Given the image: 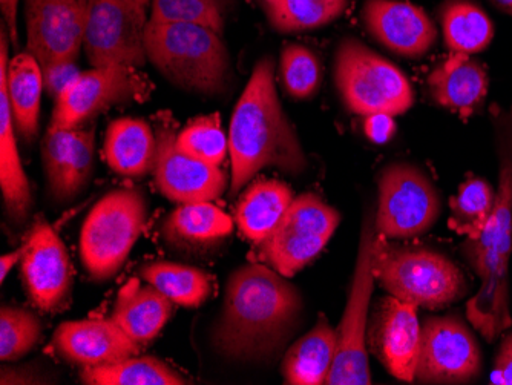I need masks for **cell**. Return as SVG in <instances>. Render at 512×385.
I'll return each instance as SVG.
<instances>
[{"instance_id": "cell-1", "label": "cell", "mask_w": 512, "mask_h": 385, "mask_svg": "<svg viewBox=\"0 0 512 385\" xmlns=\"http://www.w3.org/2000/svg\"><path fill=\"white\" fill-rule=\"evenodd\" d=\"M302 310L301 293L286 277L263 264H246L227 280L212 333L215 349L238 361L273 358L295 332Z\"/></svg>"}, {"instance_id": "cell-2", "label": "cell", "mask_w": 512, "mask_h": 385, "mask_svg": "<svg viewBox=\"0 0 512 385\" xmlns=\"http://www.w3.org/2000/svg\"><path fill=\"white\" fill-rule=\"evenodd\" d=\"M491 123L499 162L496 201L485 231L467 238L462 255L480 280L476 297L467 303V316L480 335L494 343L511 327L509 313V260L512 254V105H493Z\"/></svg>"}, {"instance_id": "cell-3", "label": "cell", "mask_w": 512, "mask_h": 385, "mask_svg": "<svg viewBox=\"0 0 512 385\" xmlns=\"http://www.w3.org/2000/svg\"><path fill=\"white\" fill-rule=\"evenodd\" d=\"M229 152L232 195L243 191L263 169L276 168L292 175H301L307 169L306 154L276 93L272 57L256 63L235 106Z\"/></svg>"}, {"instance_id": "cell-4", "label": "cell", "mask_w": 512, "mask_h": 385, "mask_svg": "<svg viewBox=\"0 0 512 385\" xmlns=\"http://www.w3.org/2000/svg\"><path fill=\"white\" fill-rule=\"evenodd\" d=\"M223 34L198 24L149 19L146 57L169 82L191 93L226 91L234 71Z\"/></svg>"}, {"instance_id": "cell-5", "label": "cell", "mask_w": 512, "mask_h": 385, "mask_svg": "<svg viewBox=\"0 0 512 385\" xmlns=\"http://www.w3.org/2000/svg\"><path fill=\"white\" fill-rule=\"evenodd\" d=\"M373 275L393 297L417 307L437 310L462 301L471 286L462 269L440 252L401 247L376 232Z\"/></svg>"}, {"instance_id": "cell-6", "label": "cell", "mask_w": 512, "mask_h": 385, "mask_svg": "<svg viewBox=\"0 0 512 385\" xmlns=\"http://www.w3.org/2000/svg\"><path fill=\"white\" fill-rule=\"evenodd\" d=\"M335 82L348 111L358 116H401L414 105V91L407 76L355 37L339 43Z\"/></svg>"}, {"instance_id": "cell-7", "label": "cell", "mask_w": 512, "mask_h": 385, "mask_svg": "<svg viewBox=\"0 0 512 385\" xmlns=\"http://www.w3.org/2000/svg\"><path fill=\"white\" fill-rule=\"evenodd\" d=\"M148 220L142 192L117 189L92 206L80 231V260L94 280L114 277L128 260Z\"/></svg>"}, {"instance_id": "cell-8", "label": "cell", "mask_w": 512, "mask_h": 385, "mask_svg": "<svg viewBox=\"0 0 512 385\" xmlns=\"http://www.w3.org/2000/svg\"><path fill=\"white\" fill-rule=\"evenodd\" d=\"M376 226L373 215L368 212L362 224L358 258L353 272L352 287L348 293L347 306L338 330V350L335 362L325 384L368 385L371 384L368 364L367 326L368 309L375 287L373 275V241Z\"/></svg>"}, {"instance_id": "cell-9", "label": "cell", "mask_w": 512, "mask_h": 385, "mask_svg": "<svg viewBox=\"0 0 512 385\" xmlns=\"http://www.w3.org/2000/svg\"><path fill=\"white\" fill-rule=\"evenodd\" d=\"M376 232L387 240L419 237L442 214V198L427 174L411 163L385 166L378 180Z\"/></svg>"}, {"instance_id": "cell-10", "label": "cell", "mask_w": 512, "mask_h": 385, "mask_svg": "<svg viewBox=\"0 0 512 385\" xmlns=\"http://www.w3.org/2000/svg\"><path fill=\"white\" fill-rule=\"evenodd\" d=\"M339 223L341 214L318 195H299L272 234L258 244L260 260L283 277H293L321 254Z\"/></svg>"}, {"instance_id": "cell-11", "label": "cell", "mask_w": 512, "mask_h": 385, "mask_svg": "<svg viewBox=\"0 0 512 385\" xmlns=\"http://www.w3.org/2000/svg\"><path fill=\"white\" fill-rule=\"evenodd\" d=\"M146 8L140 0H89L83 48L92 66L138 68L148 62Z\"/></svg>"}, {"instance_id": "cell-12", "label": "cell", "mask_w": 512, "mask_h": 385, "mask_svg": "<svg viewBox=\"0 0 512 385\" xmlns=\"http://www.w3.org/2000/svg\"><path fill=\"white\" fill-rule=\"evenodd\" d=\"M482 369V350L460 316H428L424 320L414 381L468 384L480 378Z\"/></svg>"}, {"instance_id": "cell-13", "label": "cell", "mask_w": 512, "mask_h": 385, "mask_svg": "<svg viewBox=\"0 0 512 385\" xmlns=\"http://www.w3.org/2000/svg\"><path fill=\"white\" fill-rule=\"evenodd\" d=\"M134 70L129 66L108 65L83 71L57 97L50 125L83 128L111 106L131 102L146 89L145 82Z\"/></svg>"}, {"instance_id": "cell-14", "label": "cell", "mask_w": 512, "mask_h": 385, "mask_svg": "<svg viewBox=\"0 0 512 385\" xmlns=\"http://www.w3.org/2000/svg\"><path fill=\"white\" fill-rule=\"evenodd\" d=\"M421 330L417 306L393 295L381 298L368 318V352L391 376L413 382L421 350Z\"/></svg>"}, {"instance_id": "cell-15", "label": "cell", "mask_w": 512, "mask_h": 385, "mask_svg": "<svg viewBox=\"0 0 512 385\" xmlns=\"http://www.w3.org/2000/svg\"><path fill=\"white\" fill-rule=\"evenodd\" d=\"M20 278L31 303L43 312H56L73 287V267L65 244L48 221L34 224L22 246Z\"/></svg>"}, {"instance_id": "cell-16", "label": "cell", "mask_w": 512, "mask_h": 385, "mask_svg": "<svg viewBox=\"0 0 512 385\" xmlns=\"http://www.w3.org/2000/svg\"><path fill=\"white\" fill-rule=\"evenodd\" d=\"M89 0H25L28 53L40 63L77 62L85 42Z\"/></svg>"}, {"instance_id": "cell-17", "label": "cell", "mask_w": 512, "mask_h": 385, "mask_svg": "<svg viewBox=\"0 0 512 385\" xmlns=\"http://www.w3.org/2000/svg\"><path fill=\"white\" fill-rule=\"evenodd\" d=\"M157 158H155V185L175 203H201L220 198L227 189V175L220 166L209 165L181 151L177 134L169 126L157 129Z\"/></svg>"}, {"instance_id": "cell-18", "label": "cell", "mask_w": 512, "mask_h": 385, "mask_svg": "<svg viewBox=\"0 0 512 385\" xmlns=\"http://www.w3.org/2000/svg\"><path fill=\"white\" fill-rule=\"evenodd\" d=\"M361 19L373 39L407 59H421L437 40L431 17L407 0H365Z\"/></svg>"}, {"instance_id": "cell-19", "label": "cell", "mask_w": 512, "mask_h": 385, "mask_svg": "<svg viewBox=\"0 0 512 385\" xmlns=\"http://www.w3.org/2000/svg\"><path fill=\"white\" fill-rule=\"evenodd\" d=\"M96 128L51 126L42 142V162L51 197L56 201L76 198L88 186L94 168Z\"/></svg>"}, {"instance_id": "cell-20", "label": "cell", "mask_w": 512, "mask_h": 385, "mask_svg": "<svg viewBox=\"0 0 512 385\" xmlns=\"http://www.w3.org/2000/svg\"><path fill=\"white\" fill-rule=\"evenodd\" d=\"M53 347L60 358L83 367L115 364L137 356L140 350L111 318L60 324L53 336Z\"/></svg>"}, {"instance_id": "cell-21", "label": "cell", "mask_w": 512, "mask_h": 385, "mask_svg": "<svg viewBox=\"0 0 512 385\" xmlns=\"http://www.w3.org/2000/svg\"><path fill=\"white\" fill-rule=\"evenodd\" d=\"M0 189L4 195L8 217L14 223L27 220L33 198L30 181L23 171L16 142V123L7 88L8 39L2 31L0 39Z\"/></svg>"}, {"instance_id": "cell-22", "label": "cell", "mask_w": 512, "mask_h": 385, "mask_svg": "<svg viewBox=\"0 0 512 385\" xmlns=\"http://www.w3.org/2000/svg\"><path fill=\"white\" fill-rule=\"evenodd\" d=\"M431 99L459 116H473L485 103L490 79L485 68L468 54L451 51L427 79Z\"/></svg>"}, {"instance_id": "cell-23", "label": "cell", "mask_w": 512, "mask_h": 385, "mask_svg": "<svg viewBox=\"0 0 512 385\" xmlns=\"http://www.w3.org/2000/svg\"><path fill=\"white\" fill-rule=\"evenodd\" d=\"M174 303L154 286L131 278L117 293L111 320L138 347L160 335L171 318Z\"/></svg>"}, {"instance_id": "cell-24", "label": "cell", "mask_w": 512, "mask_h": 385, "mask_svg": "<svg viewBox=\"0 0 512 385\" xmlns=\"http://www.w3.org/2000/svg\"><path fill=\"white\" fill-rule=\"evenodd\" d=\"M106 163L125 177L140 178L154 171L157 135L142 119H117L108 126L105 146Z\"/></svg>"}, {"instance_id": "cell-25", "label": "cell", "mask_w": 512, "mask_h": 385, "mask_svg": "<svg viewBox=\"0 0 512 385\" xmlns=\"http://www.w3.org/2000/svg\"><path fill=\"white\" fill-rule=\"evenodd\" d=\"M338 350V332L330 326L324 316L309 333L292 344L283 362L286 384L321 385L327 382Z\"/></svg>"}, {"instance_id": "cell-26", "label": "cell", "mask_w": 512, "mask_h": 385, "mask_svg": "<svg viewBox=\"0 0 512 385\" xmlns=\"http://www.w3.org/2000/svg\"><path fill=\"white\" fill-rule=\"evenodd\" d=\"M232 231L234 220L209 201L181 205L163 224V235L168 243L189 251L217 246Z\"/></svg>"}, {"instance_id": "cell-27", "label": "cell", "mask_w": 512, "mask_h": 385, "mask_svg": "<svg viewBox=\"0 0 512 385\" xmlns=\"http://www.w3.org/2000/svg\"><path fill=\"white\" fill-rule=\"evenodd\" d=\"M292 189L278 180H258L244 191L238 201L235 220L244 237L260 244L272 234L276 224L292 205Z\"/></svg>"}, {"instance_id": "cell-28", "label": "cell", "mask_w": 512, "mask_h": 385, "mask_svg": "<svg viewBox=\"0 0 512 385\" xmlns=\"http://www.w3.org/2000/svg\"><path fill=\"white\" fill-rule=\"evenodd\" d=\"M7 88L16 131L27 143L39 132L43 74L40 63L30 53H19L8 62Z\"/></svg>"}, {"instance_id": "cell-29", "label": "cell", "mask_w": 512, "mask_h": 385, "mask_svg": "<svg viewBox=\"0 0 512 385\" xmlns=\"http://www.w3.org/2000/svg\"><path fill=\"white\" fill-rule=\"evenodd\" d=\"M445 45L454 53H482L494 39L491 17L471 0H445L440 7Z\"/></svg>"}, {"instance_id": "cell-30", "label": "cell", "mask_w": 512, "mask_h": 385, "mask_svg": "<svg viewBox=\"0 0 512 385\" xmlns=\"http://www.w3.org/2000/svg\"><path fill=\"white\" fill-rule=\"evenodd\" d=\"M145 283L154 286L158 292L174 304L188 309H197L212 293V277L198 267L171 261H154L140 270Z\"/></svg>"}, {"instance_id": "cell-31", "label": "cell", "mask_w": 512, "mask_h": 385, "mask_svg": "<svg viewBox=\"0 0 512 385\" xmlns=\"http://www.w3.org/2000/svg\"><path fill=\"white\" fill-rule=\"evenodd\" d=\"M82 381L89 385H183L186 378L160 359H123L115 364L83 367Z\"/></svg>"}, {"instance_id": "cell-32", "label": "cell", "mask_w": 512, "mask_h": 385, "mask_svg": "<svg viewBox=\"0 0 512 385\" xmlns=\"http://www.w3.org/2000/svg\"><path fill=\"white\" fill-rule=\"evenodd\" d=\"M264 5L276 31L301 33L335 22L347 10L348 0H273Z\"/></svg>"}, {"instance_id": "cell-33", "label": "cell", "mask_w": 512, "mask_h": 385, "mask_svg": "<svg viewBox=\"0 0 512 385\" xmlns=\"http://www.w3.org/2000/svg\"><path fill=\"white\" fill-rule=\"evenodd\" d=\"M496 191L490 181L470 177L462 183L456 197L450 200L451 215L448 224L456 234L479 238L493 214Z\"/></svg>"}, {"instance_id": "cell-34", "label": "cell", "mask_w": 512, "mask_h": 385, "mask_svg": "<svg viewBox=\"0 0 512 385\" xmlns=\"http://www.w3.org/2000/svg\"><path fill=\"white\" fill-rule=\"evenodd\" d=\"M237 0H151V20L184 22L223 34Z\"/></svg>"}, {"instance_id": "cell-35", "label": "cell", "mask_w": 512, "mask_h": 385, "mask_svg": "<svg viewBox=\"0 0 512 385\" xmlns=\"http://www.w3.org/2000/svg\"><path fill=\"white\" fill-rule=\"evenodd\" d=\"M279 79L286 93L293 99H312L321 86V62L309 48L290 43L281 54Z\"/></svg>"}, {"instance_id": "cell-36", "label": "cell", "mask_w": 512, "mask_h": 385, "mask_svg": "<svg viewBox=\"0 0 512 385\" xmlns=\"http://www.w3.org/2000/svg\"><path fill=\"white\" fill-rule=\"evenodd\" d=\"M42 336V324L31 310L2 307L0 310V358L17 361L30 353Z\"/></svg>"}, {"instance_id": "cell-37", "label": "cell", "mask_w": 512, "mask_h": 385, "mask_svg": "<svg viewBox=\"0 0 512 385\" xmlns=\"http://www.w3.org/2000/svg\"><path fill=\"white\" fill-rule=\"evenodd\" d=\"M177 145L181 151L201 162L220 166L229 151V137L221 129L220 117L214 114L189 123L177 135Z\"/></svg>"}, {"instance_id": "cell-38", "label": "cell", "mask_w": 512, "mask_h": 385, "mask_svg": "<svg viewBox=\"0 0 512 385\" xmlns=\"http://www.w3.org/2000/svg\"><path fill=\"white\" fill-rule=\"evenodd\" d=\"M73 60H60L42 66L43 88L54 100L79 77L80 71Z\"/></svg>"}, {"instance_id": "cell-39", "label": "cell", "mask_w": 512, "mask_h": 385, "mask_svg": "<svg viewBox=\"0 0 512 385\" xmlns=\"http://www.w3.org/2000/svg\"><path fill=\"white\" fill-rule=\"evenodd\" d=\"M493 384L512 385V332L503 338L494 361Z\"/></svg>"}, {"instance_id": "cell-40", "label": "cell", "mask_w": 512, "mask_h": 385, "mask_svg": "<svg viewBox=\"0 0 512 385\" xmlns=\"http://www.w3.org/2000/svg\"><path fill=\"white\" fill-rule=\"evenodd\" d=\"M364 131L371 142L387 143L396 132V123L393 116L388 114H373V116L365 117Z\"/></svg>"}, {"instance_id": "cell-41", "label": "cell", "mask_w": 512, "mask_h": 385, "mask_svg": "<svg viewBox=\"0 0 512 385\" xmlns=\"http://www.w3.org/2000/svg\"><path fill=\"white\" fill-rule=\"evenodd\" d=\"M20 0H0V8L4 13L5 22H7L8 31H10V40L14 47H17V14H19Z\"/></svg>"}, {"instance_id": "cell-42", "label": "cell", "mask_w": 512, "mask_h": 385, "mask_svg": "<svg viewBox=\"0 0 512 385\" xmlns=\"http://www.w3.org/2000/svg\"><path fill=\"white\" fill-rule=\"evenodd\" d=\"M22 252V249H19V251L10 252V254L0 258V281H2V283L7 280L8 272H10L17 263H20Z\"/></svg>"}, {"instance_id": "cell-43", "label": "cell", "mask_w": 512, "mask_h": 385, "mask_svg": "<svg viewBox=\"0 0 512 385\" xmlns=\"http://www.w3.org/2000/svg\"><path fill=\"white\" fill-rule=\"evenodd\" d=\"M491 4L512 17V0H491Z\"/></svg>"}, {"instance_id": "cell-44", "label": "cell", "mask_w": 512, "mask_h": 385, "mask_svg": "<svg viewBox=\"0 0 512 385\" xmlns=\"http://www.w3.org/2000/svg\"><path fill=\"white\" fill-rule=\"evenodd\" d=\"M140 2H142L143 5H146V7H149V5H151V0H140Z\"/></svg>"}, {"instance_id": "cell-45", "label": "cell", "mask_w": 512, "mask_h": 385, "mask_svg": "<svg viewBox=\"0 0 512 385\" xmlns=\"http://www.w3.org/2000/svg\"><path fill=\"white\" fill-rule=\"evenodd\" d=\"M264 4H269V2H273V0H263Z\"/></svg>"}]
</instances>
